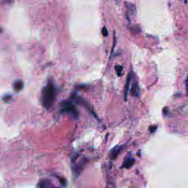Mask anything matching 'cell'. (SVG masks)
Segmentation results:
<instances>
[{
  "mask_svg": "<svg viewBox=\"0 0 188 188\" xmlns=\"http://www.w3.org/2000/svg\"><path fill=\"white\" fill-rule=\"evenodd\" d=\"M116 70L118 76H121L123 75V67L120 66H116Z\"/></svg>",
  "mask_w": 188,
  "mask_h": 188,
  "instance_id": "cell-11",
  "label": "cell"
},
{
  "mask_svg": "<svg viewBox=\"0 0 188 188\" xmlns=\"http://www.w3.org/2000/svg\"><path fill=\"white\" fill-rule=\"evenodd\" d=\"M74 99V101H75V102L77 104H79V105L82 106H84L87 110H88L96 118H98V117L96 116V113L94 112V110H93V109H92V107H91V106L90 104L86 101V100H84V98H81L80 96H76V95H74V97H72Z\"/></svg>",
  "mask_w": 188,
  "mask_h": 188,
  "instance_id": "cell-3",
  "label": "cell"
},
{
  "mask_svg": "<svg viewBox=\"0 0 188 188\" xmlns=\"http://www.w3.org/2000/svg\"><path fill=\"white\" fill-rule=\"evenodd\" d=\"M186 88H187V92H188V77L186 80Z\"/></svg>",
  "mask_w": 188,
  "mask_h": 188,
  "instance_id": "cell-15",
  "label": "cell"
},
{
  "mask_svg": "<svg viewBox=\"0 0 188 188\" xmlns=\"http://www.w3.org/2000/svg\"><path fill=\"white\" fill-rule=\"evenodd\" d=\"M116 44V35L114 34V43H113V46H112V51H111V54L113 53V50H114V48H115V46Z\"/></svg>",
  "mask_w": 188,
  "mask_h": 188,
  "instance_id": "cell-14",
  "label": "cell"
},
{
  "mask_svg": "<svg viewBox=\"0 0 188 188\" xmlns=\"http://www.w3.org/2000/svg\"><path fill=\"white\" fill-rule=\"evenodd\" d=\"M62 110L65 112L70 114L75 118H77L79 116L78 110L70 101H65L62 102Z\"/></svg>",
  "mask_w": 188,
  "mask_h": 188,
  "instance_id": "cell-2",
  "label": "cell"
},
{
  "mask_svg": "<svg viewBox=\"0 0 188 188\" xmlns=\"http://www.w3.org/2000/svg\"><path fill=\"white\" fill-rule=\"evenodd\" d=\"M157 129V126H150L149 128V132L150 133H154L156 130Z\"/></svg>",
  "mask_w": 188,
  "mask_h": 188,
  "instance_id": "cell-13",
  "label": "cell"
},
{
  "mask_svg": "<svg viewBox=\"0 0 188 188\" xmlns=\"http://www.w3.org/2000/svg\"><path fill=\"white\" fill-rule=\"evenodd\" d=\"M131 94L133 96H135V97L140 96V89H139V86L137 81H134V82L132 83V86L131 88Z\"/></svg>",
  "mask_w": 188,
  "mask_h": 188,
  "instance_id": "cell-8",
  "label": "cell"
},
{
  "mask_svg": "<svg viewBox=\"0 0 188 188\" xmlns=\"http://www.w3.org/2000/svg\"><path fill=\"white\" fill-rule=\"evenodd\" d=\"M86 161H87L86 160H82L81 162H80L78 164H76V165L74 167V172L75 175L78 176V175H80V173L82 172V170H83V168H84V165H85L86 162H87Z\"/></svg>",
  "mask_w": 188,
  "mask_h": 188,
  "instance_id": "cell-5",
  "label": "cell"
},
{
  "mask_svg": "<svg viewBox=\"0 0 188 188\" xmlns=\"http://www.w3.org/2000/svg\"><path fill=\"white\" fill-rule=\"evenodd\" d=\"M13 87H14V89H15L17 92L22 90L24 87L23 82H22V80H17V81H16V82H14Z\"/></svg>",
  "mask_w": 188,
  "mask_h": 188,
  "instance_id": "cell-10",
  "label": "cell"
},
{
  "mask_svg": "<svg viewBox=\"0 0 188 188\" xmlns=\"http://www.w3.org/2000/svg\"><path fill=\"white\" fill-rule=\"evenodd\" d=\"M102 35H104V37H106L107 35H108V31H107V29H106V27H103V29H102Z\"/></svg>",
  "mask_w": 188,
  "mask_h": 188,
  "instance_id": "cell-12",
  "label": "cell"
},
{
  "mask_svg": "<svg viewBox=\"0 0 188 188\" xmlns=\"http://www.w3.org/2000/svg\"><path fill=\"white\" fill-rule=\"evenodd\" d=\"M51 187L52 184L47 179H43L38 183V188H51Z\"/></svg>",
  "mask_w": 188,
  "mask_h": 188,
  "instance_id": "cell-9",
  "label": "cell"
},
{
  "mask_svg": "<svg viewBox=\"0 0 188 188\" xmlns=\"http://www.w3.org/2000/svg\"><path fill=\"white\" fill-rule=\"evenodd\" d=\"M56 98V91L52 83L49 82L42 92L43 104L46 109H49L54 104Z\"/></svg>",
  "mask_w": 188,
  "mask_h": 188,
  "instance_id": "cell-1",
  "label": "cell"
},
{
  "mask_svg": "<svg viewBox=\"0 0 188 188\" xmlns=\"http://www.w3.org/2000/svg\"><path fill=\"white\" fill-rule=\"evenodd\" d=\"M134 159L132 156H127L124 159V162L121 165L120 168H126L129 169L133 164H134Z\"/></svg>",
  "mask_w": 188,
  "mask_h": 188,
  "instance_id": "cell-4",
  "label": "cell"
},
{
  "mask_svg": "<svg viewBox=\"0 0 188 188\" xmlns=\"http://www.w3.org/2000/svg\"><path fill=\"white\" fill-rule=\"evenodd\" d=\"M124 148V146H116L115 148H113L112 149L111 152H110V158H111V160L116 159L118 155L123 150Z\"/></svg>",
  "mask_w": 188,
  "mask_h": 188,
  "instance_id": "cell-6",
  "label": "cell"
},
{
  "mask_svg": "<svg viewBox=\"0 0 188 188\" xmlns=\"http://www.w3.org/2000/svg\"><path fill=\"white\" fill-rule=\"evenodd\" d=\"M132 80V73H129L127 76L126 80V84H125V87H124V97H125V101L127 102L128 100V93H129V84L130 82Z\"/></svg>",
  "mask_w": 188,
  "mask_h": 188,
  "instance_id": "cell-7",
  "label": "cell"
}]
</instances>
